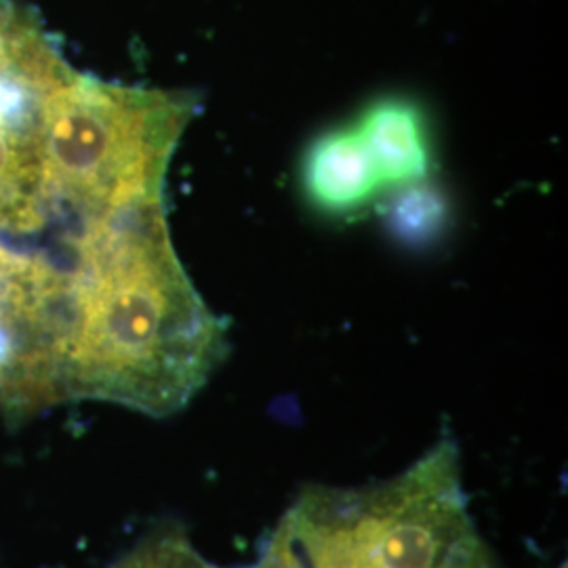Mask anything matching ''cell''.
I'll use <instances>...</instances> for the list:
<instances>
[{"label": "cell", "instance_id": "3", "mask_svg": "<svg viewBox=\"0 0 568 568\" xmlns=\"http://www.w3.org/2000/svg\"><path fill=\"white\" fill-rule=\"evenodd\" d=\"M384 190H405L426 182L429 142L426 119L415 103L384 98L371 103L354 124Z\"/></svg>", "mask_w": 568, "mask_h": 568}, {"label": "cell", "instance_id": "4", "mask_svg": "<svg viewBox=\"0 0 568 568\" xmlns=\"http://www.w3.org/2000/svg\"><path fill=\"white\" fill-rule=\"evenodd\" d=\"M220 568V567H217ZM244 568H305L302 558L297 556V551L288 544V539L284 537L278 528H274V532L267 537L262 546L260 558Z\"/></svg>", "mask_w": 568, "mask_h": 568}, {"label": "cell", "instance_id": "5", "mask_svg": "<svg viewBox=\"0 0 568 568\" xmlns=\"http://www.w3.org/2000/svg\"><path fill=\"white\" fill-rule=\"evenodd\" d=\"M558 568H567V562H562V565H560Z\"/></svg>", "mask_w": 568, "mask_h": 568}, {"label": "cell", "instance_id": "2", "mask_svg": "<svg viewBox=\"0 0 568 568\" xmlns=\"http://www.w3.org/2000/svg\"><path fill=\"white\" fill-rule=\"evenodd\" d=\"M302 182L307 201L333 215L363 211L384 192L354 126L333 129L307 148Z\"/></svg>", "mask_w": 568, "mask_h": 568}, {"label": "cell", "instance_id": "1", "mask_svg": "<svg viewBox=\"0 0 568 568\" xmlns=\"http://www.w3.org/2000/svg\"><path fill=\"white\" fill-rule=\"evenodd\" d=\"M276 528L305 568H504L469 509L450 434L387 480L307 485Z\"/></svg>", "mask_w": 568, "mask_h": 568}]
</instances>
